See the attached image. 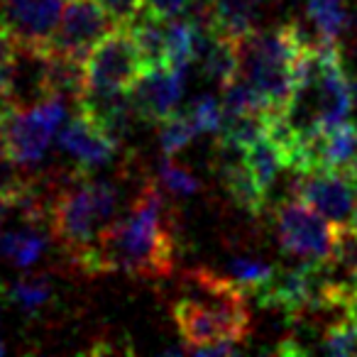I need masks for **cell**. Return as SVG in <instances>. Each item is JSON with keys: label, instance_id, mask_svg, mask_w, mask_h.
Wrapping results in <instances>:
<instances>
[{"label": "cell", "instance_id": "obj_1", "mask_svg": "<svg viewBox=\"0 0 357 357\" xmlns=\"http://www.w3.org/2000/svg\"><path fill=\"white\" fill-rule=\"evenodd\" d=\"M176 240L164 196L147 184L128 215L108 225L84 262V274L123 272L135 279H167L174 272Z\"/></svg>", "mask_w": 357, "mask_h": 357}, {"label": "cell", "instance_id": "obj_2", "mask_svg": "<svg viewBox=\"0 0 357 357\" xmlns=\"http://www.w3.org/2000/svg\"><path fill=\"white\" fill-rule=\"evenodd\" d=\"M186 279L191 291L172 303L174 326L186 350L194 355H233L250 333L248 294L208 269H196Z\"/></svg>", "mask_w": 357, "mask_h": 357}, {"label": "cell", "instance_id": "obj_3", "mask_svg": "<svg viewBox=\"0 0 357 357\" xmlns=\"http://www.w3.org/2000/svg\"><path fill=\"white\" fill-rule=\"evenodd\" d=\"M355 91L340 59V47L311 45L303 54L301 74L282 120L296 137L326 132L347 123Z\"/></svg>", "mask_w": 357, "mask_h": 357}, {"label": "cell", "instance_id": "obj_4", "mask_svg": "<svg viewBox=\"0 0 357 357\" xmlns=\"http://www.w3.org/2000/svg\"><path fill=\"white\" fill-rule=\"evenodd\" d=\"M313 42L298 22L252 32L240 42V79L264 100L272 115H284L301 74V61Z\"/></svg>", "mask_w": 357, "mask_h": 357}, {"label": "cell", "instance_id": "obj_5", "mask_svg": "<svg viewBox=\"0 0 357 357\" xmlns=\"http://www.w3.org/2000/svg\"><path fill=\"white\" fill-rule=\"evenodd\" d=\"M118 201V186L105 178L79 176L54 194L47 208L52 233L79 269L98 245L103 230L113 225Z\"/></svg>", "mask_w": 357, "mask_h": 357}, {"label": "cell", "instance_id": "obj_6", "mask_svg": "<svg viewBox=\"0 0 357 357\" xmlns=\"http://www.w3.org/2000/svg\"><path fill=\"white\" fill-rule=\"evenodd\" d=\"M274 220H277V240L287 255L306 264L335 262L340 225L311 208L306 201L298 196L282 201Z\"/></svg>", "mask_w": 357, "mask_h": 357}, {"label": "cell", "instance_id": "obj_7", "mask_svg": "<svg viewBox=\"0 0 357 357\" xmlns=\"http://www.w3.org/2000/svg\"><path fill=\"white\" fill-rule=\"evenodd\" d=\"M147 71V59L128 25H118L86 59L84 93H130ZM81 93V96H84Z\"/></svg>", "mask_w": 357, "mask_h": 357}, {"label": "cell", "instance_id": "obj_8", "mask_svg": "<svg viewBox=\"0 0 357 357\" xmlns=\"http://www.w3.org/2000/svg\"><path fill=\"white\" fill-rule=\"evenodd\" d=\"M66 98L47 96L40 103L13 110L3 135V149L20 167L37 164L50 149L52 137L66 118Z\"/></svg>", "mask_w": 357, "mask_h": 357}, {"label": "cell", "instance_id": "obj_9", "mask_svg": "<svg viewBox=\"0 0 357 357\" xmlns=\"http://www.w3.org/2000/svg\"><path fill=\"white\" fill-rule=\"evenodd\" d=\"M113 25L115 22L96 0H66L47 52L86 64L93 47L113 30Z\"/></svg>", "mask_w": 357, "mask_h": 357}, {"label": "cell", "instance_id": "obj_10", "mask_svg": "<svg viewBox=\"0 0 357 357\" xmlns=\"http://www.w3.org/2000/svg\"><path fill=\"white\" fill-rule=\"evenodd\" d=\"M294 196L306 201L311 208H316L335 225L345 228L357 206V176L331 169L296 174Z\"/></svg>", "mask_w": 357, "mask_h": 357}, {"label": "cell", "instance_id": "obj_11", "mask_svg": "<svg viewBox=\"0 0 357 357\" xmlns=\"http://www.w3.org/2000/svg\"><path fill=\"white\" fill-rule=\"evenodd\" d=\"M66 0H0V22L13 42L47 50Z\"/></svg>", "mask_w": 357, "mask_h": 357}, {"label": "cell", "instance_id": "obj_12", "mask_svg": "<svg viewBox=\"0 0 357 357\" xmlns=\"http://www.w3.org/2000/svg\"><path fill=\"white\" fill-rule=\"evenodd\" d=\"M59 147L79 164L81 172H91V169L105 167L115 157L118 139L76 105V113L59 130Z\"/></svg>", "mask_w": 357, "mask_h": 357}, {"label": "cell", "instance_id": "obj_13", "mask_svg": "<svg viewBox=\"0 0 357 357\" xmlns=\"http://www.w3.org/2000/svg\"><path fill=\"white\" fill-rule=\"evenodd\" d=\"M184 69L174 66H149L137 81L130 96H132L135 110L142 120L159 125L172 113H176V103L184 93Z\"/></svg>", "mask_w": 357, "mask_h": 357}, {"label": "cell", "instance_id": "obj_14", "mask_svg": "<svg viewBox=\"0 0 357 357\" xmlns=\"http://www.w3.org/2000/svg\"><path fill=\"white\" fill-rule=\"evenodd\" d=\"M269 6L272 0H208V25L220 35L245 40L257 32L259 20Z\"/></svg>", "mask_w": 357, "mask_h": 357}, {"label": "cell", "instance_id": "obj_15", "mask_svg": "<svg viewBox=\"0 0 357 357\" xmlns=\"http://www.w3.org/2000/svg\"><path fill=\"white\" fill-rule=\"evenodd\" d=\"M306 17L316 45L340 47V37L350 27L345 0H306Z\"/></svg>", "mask_w": 357, "mask_h": 357}, {"label": "cell", "instance_id": "obj_16", "mask_svg": "<svg viewBox=\"0 0 357 357\" xmlns=\"http://www.w3.org/2000/svg\"><path fill=\"white\" fill-rule=\"evenodd\" d=\"M206 27H199L194 20H178L172 17L167 20V66L174 69H189L201 54Z\"/></svg>", "mask_w": 357, "mask_h": 357}, {"label": "cell", "instance_id": "obj_17", "mask_svg": "<svg viewBox=\"0 0 357 357\" xmlns=\"http://www.w3.org/2000/svg\"><path fill=\"white\" fill-rule=\"evenodd\" d=\"M274 272H277V269L269 262H264V259L240 255V257H233L228 262V274H225V277L238 289H243L245 294L257 296V291H262V289L272 282Z\"/></svg>", "mask_w": 357, "mask_h": 357}, {"label": "cell", "instance_id": "obj_18", "mask_svg": "<svg viewBox=\"0 0 357 357\" xmlns=\"http://www.w3.org/2000/svg\"><path fill=\"white\" fill-rule=\"evenodd\" d=\"M199 135L194 120H191L189 113H172L167 120L159 123V147L167 157H174L176 152L186 147L191 139Z\"/></svg>", "mask_w": 357, "mask_h": 357}, {"label": "cell", "instance_id": "obj_19", "mask_svg": "<svg viewBox=\"0 0 357 357\" xmlns=\"http://www.w3.org/2000/svg\"><path fill=\"white\" fill-rule=\"evenodd\" d=\"M8 296L13 303L22 308V311H37L52 298V287L47 282V277H27L17 279L15 284H10Z\"/></svg>", "mask_w": 357, "mask_h": 357}, {"label": "cell", "instance_id": "obj_20", "mask_svg": "<svg viewBox=\"0 0 357 357\" xmlns=\"http://www.w3.org/2000/svg\"><path fill=\"white\" fill-rule=\"evenodd\" d=\"M321 350L328 355H357V328L347 318L328 323L321 335Z\"/></svg>", "mask_w": 357, "mask_h": 357}, {"label": "cell", "instance_id": "obj_21", "mask_svg": "<svg viewBox=\"0 0 357 357\" xmlns=\"http://www.w3.org/2000/svg\"><path fill=\"white\" fill-rule=\"evenodd\" d=\"M159 178L176 196H191L199 191V178L189 169L181 167V164H174V159L167 157V154H164L162 164H159Z\"/></svg>", "mask_w": 357, "mask_h": 357}, {"label": "cell", "instance_id": "obj_22", "mask_svg": "<svg viewBox=\"0 0 357 357\" xmlns=\"http://www.w3.org/2000/svg\"><path fill=\"white\" fill-rule=\"evenodd\" d=\"M189 115H191V120H194L199 132L218 135L220 125H223V103H218L213 96H201V98L194 100Z\"/></svg>", "mask_w": 357, "mask_h": 357}, {"label": "cell", "instance_id": "obj_23", "mask_svg": "<svg viewBox=\"0 0 357 357\" xmlns=\"http://www.w3.org/2000/svg\"><path fill=\"white\" fill-rule=\"evenodd\" d=\"M115 25H130L144 10V0H96Z\"/></svg>", "mask_w": 357, "mask_h": 357}, {"label": "cell", "instance_id": "obj_24", "mask_svg": "<svg viewBox=\"0 0 357 357\" xmlns=\"http://www.w3.org/2000/svg\"><path fill=\"white\" fill-rule=\"evenodd\" d=\"M196 3H201V0H144V10L154 13L164 20H172V17L189 13Z\"/></svg>", "mask_w": 357, "mask_h": 357}, {"label": "cell", "instance_id": "obj_25", "mask_svg": "<svg viewBox=\"0 0 357 357\" xmlns=\"http://www.w3.org/2000/svg\"><path fill=\"white\" fill-rule=\"evenodd\" d=\"M342 316L357 328V274H352L347 282L345 296H342Z\"/></svg>", "mask_w": 357, "mask_h": 357}, {"label": "cell", "instance_id": "obj_26", "mask_svg": "<svg viewBox=\"0 0 357 357\" xmlns=\"http://www.w3.org/2000/svg\"><path fill=\"white\" fill-rule=\"evenodd\" d=\"M13 110L8 108L6 103H0V144H3V135H6V125H8V118H10Z\"/></svg>", "mask_w": 357, "mask_h": 357}, {"label": "cell", "instance_id": "obj_27", "mask_svg": "<svg viewBox=\"0 0 357 357\" xmlns=\"http://www.w3.org/2000/svg\"><path fill=\"white\" fill-rule=\"evenodd\" d=\"M350 230L357 235V206H355V213H352V218H350Z\"/></svg>", "mask_w": 357, "mask_h": 357}, {"label": "cell", "instance_id": "obj_28", "mask_svg": "<svg viewBox=\"0 0 357 357\" xmlns=\"http://www.w3.org/2000/svg\"><path fill=\"white\" fill-rule=\"evenodd\" d=\"M352 27V25H350ZM350 27H347V30H350ZM352 32H355V47H357V20H355V27H352Z\"/></svg>", "mask_w": 357, "mask_h": 357}, {"label": "cell", "instance_id": "obj_29", "mask_svg": "<svg viewBox=\"0 0 357 357\" xmlns=\"http://www.w3.org/2000/svg\"><path fill=\"white\" fill-rule=\"evenodd\" d=\"M355 100H357V84H355Z\"/></svg>", "mask_w": 357, "mask_h": 357}, {"label": "cell", "instance_id": "obj_30", "mask_svg": "<svg viewBox=\"0 0 357 357\" xmlns=\"http://www.w3.org/2000/svg\"><path fill=\"white\" fill-rule=\"evenodd\" d=\"M0 30H6V27H3V22H0Z\"/></svg>", "mask_w": 357, "mask_h": 357}]
</instances>
